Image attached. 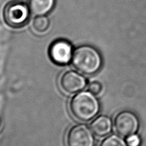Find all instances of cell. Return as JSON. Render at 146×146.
Instances as JSON below:
<instances>
[{
	"mask_svg": "<svg viewBox=\"0 0 146 146\" xmlns=\"http://www.w3.org/2000/svg\"><path fill=\"white\" fill-rule=\"evenodd\" d=\"M102 86L101 83L99 81H92L90 82L88 85V90L89 92L92 93L93 94L95 95H99L102 92Z\"/></svg>",
	"mask_w": 146,
	"mask_h": 146,
	"instance_id": "12",
	"label": "cell"
},
{
	"mask_svg": "<svg viewBox=\"0 0 146 146\" xmlns=\"http://www.w3.org/2000/svg\"><path fill=\"white\" fill-rule=\"evenodd\" d=\"M126 142L128 146H140L141 140L138 135L134 134L127 137Z\"/></svg>",
	"mask_w": 146,
	"mask_h": 146,
	"instance_id": "13",
	"label": "cell"
},
{
	"mask_svg": "<svg viewBox=\"0 0 146 146\" xmlns=\"http://www.w3.org/2000/svg\"><path fill=\"white\" fill-rule=\"evenodd\" d=\"M70 110L72 115L78 120L88 122L99 113L100 103L92 93L89 91L80 92L72 97Z\"/></svg>",
	"mask_w": 146,
	"mask_h": 146,
	"instance_id": "2",
	"label": "cell"
},
{
	"mask_svg": "<svg viewBox=\"0 0 146 146\" xmlns=\"http://www.w3.org/2000/svg\"><path fill=\"white\" fill-rule=\"evenodd\" d=\"M139 127V120L135 113L123 111L118 113L115 119V128L121 137H127L135 134Z\"/></svg>",
	"mask_w": 146,
	"mask_h": 146,
	"instance_id": "4",
	"label": "cell"
},
{
	"mask_svg": "<svg viewBox=\"0 0 146 146\" xmlns=\"http://www.w3.org/2000/svg\"><path fill=\"white\" fill-rule=\"evenodd\" d=\"M55 0H29V7L32 14L36 16H44L54 9Z\"/></svg>",
	"mask_w": 146,
	"mask_h": 146,
	"instance_id": "9",
	"label": "cell"
},
{
	"mask_svg": "<svg viewBox=\"0 0 146 146\" xmlns=\"http://www.w3.org/2000/svg\"><path fill=\"white\" fill-rule=\"evenodd\" d=\"M1 117H0V126H1Z\"/></svg>",
	"mask_w": 146,
	"mask_h": 146,
	"instance_id": "14",
	"label": "cell"
},
{
	"mask_svg": "<svg viewBox=\"0 0 146 146\" xmlns=\"http://www.w3.org/2000/svg\"><path fill=\"white\" fill-rule=\"evenodd\" d=\"M93 133L87 125H75L67 134V146H94L95 138Z\"/></svg>",
	"mask_w": 146,
	"mask_h": 146,
	"instance_id": "5",
	"label": "cell"
},
{
	"mask_svg": "<svg viewBox=\"0 0 146 146\" xmlns=\"http://www.w3.org/2000/svg\"><path fill=\"white\" fill-rule=\"evenodd\" d=\"M74 50L69 41L59 39L51 44L49 49V55L52 61L58 65L68 64L72 59Z\"/></svg>",
	"mask_w": 146,
	"mask_h": 146,
	"instance_id": "6",
	"label": "cell"
},
{
	"mask_svg": "<svg viewBox=\"0 0 146 146\" xmlns=\"http://www.w3.org/2000/svg\"><path fill=\"white\" fill-rule=\"evenodd\" d=\"M59 83L61 89L70 94L80 92L87 85L86 78L74 70L63 73L60 78Z\"/></svg>",
	"mask_w": 146,
	"mask_h": 146,
	"instance_id": "7",
	"label": "cell"
},
{
	"mask_svg": "<svg viewBox=\"0 0 146 146\" xmlns=\"http://www.w3.org/2000/svg\"><path fill=\"white\" fill-rule=\"evenodd\" d=\"M90 127L92 132L97 137H106L111 131L112 121L107 116L101 115L92 122Z\"/></svg>",
	"mask_w": 146,
	"mask_h": 146,
	"instance_id": "8",
	"label": "cell"
},
{
	"mask_svg": "<svg viewBox=\"0 0 146 146\" xmlns=\"http://www.w3.org/2000/svg\"><path fill=\"white\" fill-rule=\"evenodd\" d=\"M29 7L20 0L7 3L3 9V19L6 24L13 29H20L27 24L30 19Z\"/></svg>",
	"mask_w": 146,
	"mask_h": 146,
	"instance_id": "3",
	"label": "cell"
},
{
	"mask_svg": "<svg viewBox=\"0 0 146 146\" xmlns=\"http://www.w3.org/2000/svg\"><path fill=\"white\" fill-rule=\"evenodd\" d=\"M33 28L37 32H46L50 27V20L44 16H38L34 19Z\"/></svg>",
	"mask_w": 146,
	"mask_h": 146,
	"instance_id": "10",
	"label": "cell"
},
{
	"mask_svg": "<svg viewBox=\"0 0 146 146\" xmlns=\"http://www.w3.org/2000/svg\"><path fill=\"white\" fill-rule=\"evenodd\" d=\"M72 60L75 69L88 75L96 74L102 64V56L99 50L88 44L77 47L74 51Z\"/></svg>",
	"mask_w": 146,
	"mask_h": 146,
	"instance_id": "1",
	"label": "cell"
},
{
	"mask_svg": "<svg viewBox=\"0 0 146 146\" xmlns=\"http://www.w3.org/2000/svg\"><path fill=\"white\" fill-rule=\"evenodd\" d=\"M100 146H128L123 138L117 135H110L102 141Z\"/></svg>",
	"mask_w": 146,
	"mask_h": 146,
	"instance_id": "11",
	"label": "cell"
}]
</instances>
